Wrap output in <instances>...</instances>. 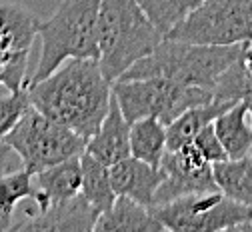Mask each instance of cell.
<instances>
[{
    "label": "cell",
    "mask_w": 252,
    "mask_h": 232,
    "mask_svg": "<svg viewBox=\"0 0 252 232\" xmlns=\"http://www.w3.org/2000/svg\"><path fill=\"white\" fill-rule=\"evenodd\" d=\"M26 90L36 110L86 140L102 124L114 96L98 58H70L50 76L26 84Z\"/></svg>",
    "instance_id": "cell-1"
},
{
    "label": "cell",
    "mask_w": 252,
    "mask_h": 232,
    "mask_svg": "<svg viewBox=\"0 0 252 232\" xmlns=\"http://www.w3.org/2000/svg\"><path fill=\"white\" fill-rule=\"evenodd\" d=\"M248 42L232 46L192 44L164 36L148 56L134 62L120 78H168L186 86H200L214 92L220 80L234 62L246 54Z\"/></svg>",
    "instance_id": "cell-2"
},
{
    "label": "cell",
    "mask_w": 252,
    "mask_h": 232,
    "mask_svg": "<svg viewBox=\"0 0 252 232\" xmlns=\"http://www.w3.org/2000/svg\"><path fill=\"white\" fill-rule=\"evenodd\" d=\"M164 34L144 14L136 0H102L98 12V62L114 82L134 62L148 56Z\"/></svg>",
    "instance_id": "cell-3"
},
{
    "label": "cell",
    "mask_w": 252,
    "mask_h": 232,
    "mask_svg": "<svg viewBox=\"0 0 252 232\" xmlns=\"http://www.w3.org/2000/svg\"><path fill=\"white\" fill-rule=\"evenodd\" d=\"M102 0H62L40 22V58L28 84L50 76L70 58H98V12Z\"/></svg>",
    "instance_id": "cell-4"
},
{
    "label": "cell",
    "mask_w": 252,
    "mask_h": 232,
    "mask_svg": "<svg viewBox=\"0 0 252 232\" xmlns=\"http://www.w3.org/2000/svg\"><path fill=\"white\" fill-rule=\"evenodd\" d=\"M112 94L128 122L156 116L166 126L188 108L208 104L214 92L200 86H186L168 78H118L112 82Z\"/></svg>",
    "instance_id": "cell-5"
},
{
    "label": "cell",
    "mask_w": 252,
    "mask_h": 232,
    "mask_svg": "<svg viewBox=\"0 0 252 232\" xmlns=\"http://www.w3.org/2000/svg\"><path fill=\"white\" fill-rule=\"evenodd\" d=\"M86 142L78 132L44 116L32 104L2 140L6 148L20 156L22 166L32 174L66 158L80 156L86 150Z\"/></svg>",
    "instance_id": "cell-6"
},
{
    "label": "cell",
    "mask_w": 252,
    "mask_h": 232,
    "mask_svg": "<svg viewBox=\"0 0 252 232\" xmlns=\"http://www.w3.org/2000/svg\"><path fill=\"white\" fill-rule=\"evenodd\" d=\"M152 212L170 232L252 230V208L220 190L184 194L154 206Z\"/></svg>",
    "instance_id": "cell-7"
},
{
    "label": "cell",
    "mask_w": 252,
    "mask_h": 232,
    "mask_svg": "<svg viewBox=\"0 0 252 232\" xmlns=\"http://www.w3.org/2000/svg\"><path fill=\"white\" fill-rule=\"evenodd\" d=\"M168 38L232 46L252 40V0H202L174 30Z\"/></svg>",
    "instance_id": "cell-8"
},
{
    "label": "cell",
    "mask_w": 252,
    "mask_h": 232,
    "mask_svg": "<svg viewBox=\"0 0 252 232\" xmlns=\"http://www.w3.org/2000/svg\"><path fill=\"white\" fill-rule=\"evenodd\" d=\"M40 20L26 6L0 0V86L8 92L26 88L28 54Z\"/></svg>",
    "instance_id": "cell-9"
},
{
    "label": "cell",
    "mask_w": 252,
    "mask_h": 232,
    "mask_svg": "<svg viewBox=\"0 0 252 232\" xmlns=\"http://www.w3.org/2000/svg\"><path fill=\"white\" fill-rule=\"evenodd\" d=\"M160 168L164 172V180L156 190L154 206L166 204L184 194L220 190L214 178V164L208 162L192 142L178 150H168Z\"/></svg>",
    "instance_id": "cell-10"
},
{
    "label": "cell",
    "mask_w": 252,
    "mask_h": 232,
    "mask_svg": "<svg viewBox=\"0 0 252 232\" xmlns=\"http://www.w3.org/2000/svg\"><path fill=\"white\" fill-rule=\"evenodd\" d=\"M8 230H52V232H94L100 214L78 194L70 200L50 204L44 212H24Z\"/></svg>",
    "instance_id": "cell-11"
},
{
    "label": "cell",
    "mask_w": 252,
    "mask_h": 232,
    "mask_svg": "<svg viewBox=\"0 0 252 232\" xmlns=\"http://www.w3.org/2000/svg\"><path fill=\"white\" fill-rule=\"evenodd\" d=\"M36 208H26L24 212H44L50 204H58L78 196L82 190V164L80 156L66 158L58 164L34 174Z\"/></svg>",
    "instance_id": "cell-12"
},
{
    "label": "cell",
    "mask_w": 252,
    "mask_h": 232,
    "mask_svg": "<svg viewBox=\"0 0 252 232\" xmlns=\"http://www.w3.org/2000/svg\"><path fill=\"white\" fill-rule=\"evenodd\" d=\"M108 168L112 188L118 196H128L148 208L154 206L156 190L164 180V172L160 166H152L136 156H128Z\"/></svg>",
    "instance_id": "cell-13"
},
{
    "label": "cell",
    "mask_w": 252,
    "mask_h": 232,
    "mask_svg": "<svg viewBox=\"0 0 252 232\" xmlns=\"http://www.w3.org/2000/svg\"><path fill=\"white\" fill-rule=\"evenodd\" d=\"M98 162L112 166V164L132 156L130 154V122L122 114L118 100L112 96L108 114L104 116L102 124L94 132V136L88 138L86 150Z\"/></svg>",
    "instance_id": "cell-14"
},
{
    "label": "cell",
    "mask_w": 252,
    "mask_h": 232,
    "mask_svg": "<svg viewBox=\"0 0 252 232\" xmlns=\"http://www.w3.org/2000/svg\"><path fill=\"white\" fill-rule=\"evenodd\" d=\"M164 224L154 216L152 208L132 200L128 196H116L110 210L100 214L94 232H162Z\"/></svg>",
    "instance_id": "cell-15"
},
{
    "label": "cell",
    "mask_w": 252,
    "mask_h": 232,
    "mask_svg": "<svg viewBox=\"0 0 252 232\" xmlns=\"http://www.w3.org/2000/svg\"><path fill=\"white\" fill-rule=\"evenodd\" d=\"M228 158H244L252 152V122L248 102H236L212 122Z\"/></svg>",
    "instance_id": "cell-16"
},
{
    "label": "cell",
    "mask_w": 252,
    "mask_h": 232,
    "mask_svg": "<svg viewBox=\"0 0 252 232\" xmlns=\"http://www.w3.org/2000/svg\"><path fill=\"white\" fill-rule=\"evenodd\" d=\"M232 104H236V102H230V100H212L208 104H200V106L188 108L186 112H182L176 120H172L166 126V144H168V150H178V148H182L186 144H190L204 126L214 122L218 114H222Z\"/></svg>",
    "instance_id": "cell-17"
},
{
    "label": "cell",
    "mask_w": 252,
    "mask_h": 232,
    "mask_svg": "<svg viewBox=\"0 0 252 232\" xmlns=\"http://www.w3.org/2000/svg\"><path fill=\"white\" fill-rule=\"evenodd\" d=\"M166 152H168L166 124L160 118L146 116L130 122V154L132 156L152 164V166H160Z\"/></svg>",
    "instance_id": "cell-18"
},
{
    "label": "cell",
    "mask_w": 252,
    "mask_h": 232,
    "mask_svg": "<svg viewBox=\"0 0 252 232\" xmlns=\"http://www.w3.org/2000/svg\"><path fill=\"white\" fill-rule=\"evenodd\" d=\"M80 164H82V190L80 194L88 200V204L96 210L98 214H104L106 210L112 208L116 200V192L112 188L110 180V168L106 164L98 162L88 152L80 154Z\"/></svg>",
    "instance_id": "cell-19"
},
{
    "label": "cell",
    "mask_w": 252,
    "mask_h": 232,
    "mask_svg": "<svg viewBox=\"0 0 252 232\" xmlns=\"http://www.w3.org/2000/svg\"><path fill=\"white\" fill-rule=\"evenodd\" d=\"M214 178L220 188L232 200L252 208V158H226L214 164Z\"/></svg>",
    "instance_id": "cell-20"
},
{
    "label": "cell",
    "mask_w": 252,
    "mask_h": 232,
    "mask_svg": "<svg viewBox=\"0 0 252 232\" xmlns=\"http://www.w3.org/2000/svg\"><path fill=\"white\" fill-rule=\"evenodd\" d=\"M36 184L34 174L24 166L14 172H2L0 168V228L12 226L14 208L24 200H34Z\"/></svg>",
    "instance_id": "cell-21"
},
{
    "label": "cell",
    "mask_w": 252,
    "mask_h": 232,
    "mask_svg": "<svg viewBox=\"0 0 252 232\" xmlns=\"http://www.w3.org/2000/svg\"><path fill=\"white\" fill-rule=\"evenodd\" d=\"M136 2L150 18V22L164 36H168V32L174 30L202 0H136Z\"/></svg>",
    "instance_id": "cell-22"
},
{
    "label": "cell",
    "mask_w": 252,
    "mask_h": 232,
    "mask_svg": "<svg viewBox=\"0 0 252 232\" xmlns=\"http://www.w3.org/2000/svg\"><path fill=\"white\" fill-rule=\"evenodd\" d=\"M214 100H242L252 104V72L246 68L244 56L220 76V80L214 86Z\"/></svg>",
    "instance_id": "cell-23"
},
{
    "label": "cell",
    "mask_w": 252,
    "mask_h": 232,
    "mask_svg": "<svg viewBox=\"0 0 252 232\" xmlns=\"http://www.w3.org/2000/svg\"><path fill=\"white\" fill-rule=\"evenodd\" d=\"M28 108H30V98L26 88L0 98V142L16 126V122L22 118V114Z\"/></svg>",
    "instance_id": "cell-24"
},
{
    "label": "cell",
    "mask_w": 252,
    "mask_h": 232,
    "mask_svg": "<svg viewBox=\"0 0 252 232\" xmlns=\"http://www.w3.org/2000/svg\"><path fill=\"white\" fill-rule=\"evenodd\" d=\"M192 144H194V146L200 150V154H202L208 162H212V164L222 162V160L228 158V154H226L222 142H220V138H218V134H216L212 122H210L208 126H204V128L198 132L196 138L192 140Z\"/></svg>",
    "instance_id": "cell-25"
},
{
    "label": "cell",
    "mask_w": 252,
    "mask_h": 232,
    "mask_svg": "<svg viewBox=\"0 0 252 232\" xmlns=\"http://www.w3.org/2000/svg\"><path fill=\"white\" fill-rule=\"evenodd\" d=\"M244 64H246V68L252 72V40L248 42V48H246V54H244Z\"/></svg>",
    "instance_id": "cell-26"
},
{
    "label": "cell",
    "mask_w": 252,
    "mask_h": 232,
    "mask_svg": "<svg viewBox=\"0 0 252 232\" xmlns=\"http://www.w3.org/2000/svg\"><path fill=\"white\" fill-rule=\"evenodd\" d=\"M250 106V122H252V104H248Z\"/></svg>",
    "instance_id": "cell-27"
},
{
    "label": "cell",
    "mask_w": 252,
    "mask_h": 232,
    "mask_svg": "<svg viewBox=\"0 0 252 232\" xmlns=\"http://www.w3.org/2000/svg\"><path fill=\"white\" fill-rule=\"evenodd\" d=\"M250 158H252V152H250Z\"/></svg>",
    "instance_id": "cell-28"
}]
</instances>
